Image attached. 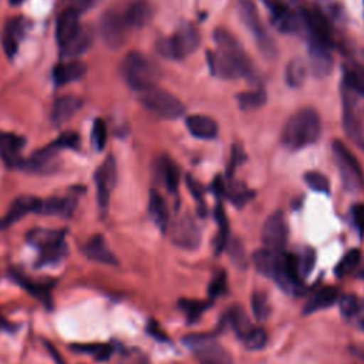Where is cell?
<instances>
[{"instance_id":"cell-1","label":"cell","mask_w":364,"mask_h":364,"mask_svg":"<svg viewBox=\"0 0 364 364\" xmlns=\"http://www.w3.org/2000/svg\"><path fill=\"white\" fill-rule=\"evenodd\" d=\"M213 40L216 43V51H208V64L213 75L223 80L236 78H255V67L252 60L242 48L237 38L223 27L213 31Z\"/></svg>"},{"instance_id":"cell-2","label":"cell","mask_w":364,"mask_h":364,"mask_svg":"<svg viewBox=\"0 0 364 364\" xmlns=\"http://www.w3.org/2000/svg\"><path fill=\"white\" fill-rule=\"evenodd\" d=\"M321 134V119L316 109L303 108L283 125L280 142L289 151H300L314 144Z\"/></svg>"},{"instance_id":"cell-3","label":"cell","mask_w":364,"mask_h":364,"mask_svg":"<svg viewBox=\"0 0 364 364\" xmlns=\"http://www.w3.org/2000/svg\"><path fill=\"white\" fill-rule=\"evenodd\" d=\"M119 73L125 84L135 92H144L156 87L161 78L159 67L139 51L125 54L119 64Z\"/></svg>"},{"instance_id":"cell-4","label":"cell","mask_w":364,"mask_h":364,"mask_svg":"<svg viewBox=\"0 0 364 364\" xmlns=\"http://www.w3.org/2000/svg\"><path fill=\"white\" fill-rule=\"evenodd\" d=\"M65 229L34 228L27 232V242L38 249V264L60 263L68 253Z\"/></svg>"},{"instance_id":"cell-5","label":"cell","mask_w":364,"mask_h":364,"mask_svg":"<svg viewBox=\"0 0 364 364\" xmlns=\"http://www.w3.org/2000/svg\"><path fill=\"white\" fill-rule=\"evenodd\" d=\"M200 43V36L192 23H182L178 30L156 41L158 54L171 61H181L193 53Z\"/></svg>"},{"instance_id":"cell-6","label":"cell","mask_w":364,"mask_h":364,"mask_svg":"<svg viewBox=\"0 0 364 364\" xmlns=\"http://www.w3.org/2000/svg\"><path fill=\"white\" fill-rule=\"evenodd\" d=\"M236 11L242 24L249 30V33L255 38L257 48L263 54V57L273 60L277 54L276 43L266 30L256 4L252 0H237Z\"/></svg>"},{"instance_id":"cell-7","label":"cell","mask_w":364,"mask_h":364,"mask_svg":"<svg viewBox=\"0 0 364 364\" xmlns=\"http://www.w3.org/2000/svg\"><path fill=\"white\" fill-rule=\"evenodd\" d=\"M331 149L344 189L350 193L361 192L364 189V173L354 154L341 141H333Z\"/></svg>"},{"instance_id":"cell-8","label":"cell","mask_w":364,"mask_h":364,"mask_svg":"<svg viewBox=\"0 0 364 364\" xmlns=\"http://www.w3.org/2000/svg\"><path fill=\"white\" fill-rule=\"evenodd\" d=\"M360 95L341 84V124L346 136L360 149L364 151V127L358 114Z\"/></svg>"},{"instance_id":"cell-9","label":"cell","mask_w":364,"mask_h":364,"mask_svg":"<svg viewBox=\"0 0 364 364\" xmlns=\"http://www.w3.org/2000/svg\"><path fill=\"white\" fill-rule=\"evenodd\" d=\"M139 102L148 111L164 119H176L185 112V105L179 98L158 87L139 92Z\"/></svg>"},{"instance_id":"cell-10","label":"cell","mask_w":364,"mask_h":364,"mask_svg":"<svg viewBox=\"0 0 364 364\" xmlns=\"http://www.w3.org/2000/svg\"><path fill=\"white\" fill-rule=\"evenodd\" d=\"M131 31L122 7H111L100 18V34L107 47L112 50L121 48Z\"/></svg>"},{"instance_id":"cell-11","label":"cell","mask_w":364,"mask_h":364,"mask_svg":"<svg viewBox=\"0 0 364 364\" xmlns=\"http://www.w3.org/2000/svg\"><path fill=\"white\" fill-rule=\"evenodd\" d=\"M183 343L202 364H233L229 351L209 334H191L183 338Z\"/></svg>"},{"instance_id":"cell-12","label":"cell","mask_w":364,"mask_h":364,"mask_svg":"<svg viewBox=\"0 0 364 364\" xmlns=\"http://www.w3.org/2000/svg\"><path fill=\"white\" fill-rule=\"evenodd\" d=\"M97 186V203L101 216H105L109 206V196L117 183V164L112 155H108L94 173Z\"/></svg>"},{"instance_id":"cell-13","label":"cell","mask_w":364,"mask_h":364,"mask_svg":"<svg viewBox=\"0 0 364 364\" xmlns=\"http://www.w3.org/2000/svg\"><path fill=\"white\" fill-rule=\"evenodd\" d=\"M287 223L282 210L273 212L263 223L262 243L264 249L280 253L287 243Z\"/></svg>"},{"instance_id":"cell-14","label":"cell","mask_w":364,"mask_h":364,"mask_svg":"<svg viewBox=\"0 0 364 364\" xmlns=\"http://www.w3.org/2000/svg\"><path fill=\"white\" fill-rule=\"evenodd\" d=\"M171 239L173 245L181 249L195 250L200 245L202 235L195 219L189 213H186L181 216L172 226Z\"/></svg>"},{"instance_id":"cell-15","label":"cell","mask_w":364,"mask_h":364,"mask_svg":"<svg viewBox=\"0 0 364 364\" xmlns=\"http://www.w3.org/2000/svg\"><path fill=\"white\" fill-rule=\"evenodd\" d=\"M331 47L327 43L309 38V65L316 78H324L333 71L334 58Z\"/></svg>"},{"instance_id":"cell-16","label":"cell","mask_w":364,"mask_h":364,"mask_svg":"<svg viewBox=\"0 0 364 364\" xmlns=\"http://www.w3.org/2000/svg\"><path fill=\"white\" fill-rule=\"evenodd\" d=\"M80 191H82V188L75 186V188H71L70 192L64 196H53L46 200H41L38 213L46 216H60V218L71 216L77 206Z\"/></svg>"},{"instance_id":"cell-17","label":"cell","mask_w":364,"mask_h":364,"mask_svg":"<svg viewBox=\"0 0 364 364\" xmlns=\"http://www.w3.org/2000/svg\"><path fill=\"white\" fill-rule=\"evenodd\" d=\"M61 149L50 142L48 145L34 151L27 159H23L20 168L36 173H48L55 168V158Z\"/></svg>"},{"instance_id":"cell-18","label":"cell","mask_w":364,"mask_h":364,"mask_svg":"<svg viewBox=\"0 0 364 364\" xmlns=\"http://www.w3.org/2000/svg\"><path fill=\"white\" fill-rule=\"evenodd\" d=\"M26 145V138L13 132L0 131V158L9 168H20L23 158L21 151Z\"/></svg>"},{"instance_id":"cell-19","label":"cell","mask_w":364,"mask_h":364,"mask_svg":"<svg viewBox=\"0 0 364 364\" xmlns=\"http://www.w3.org/2000/svg\"><path fill=\"white\" fill-rule=\"evenodd\" d=\"M41 199L37 196H18L17 199L13 200L10 205L7 213L0 218V229H6L11 225H14L17 220L24 218L28 213H38Z\"/></svg>"},{"instance_id":"cell-20","label":"cell","mask_w":364,"mask_h":364,"mask_svg":"<svg viewBox=\"0 0 364 364\" xmlns=\"http://www.w3.org/2000/svg\"><path fill=\"white\" fill-rule=\"evenodd\" d=\"M80 17H81V13L74 6L64 9L58 14L55 21V40L58 46L65 44L70 38H73L78 33V30L81 28Z\"/></svg>"},{"instance_id":"cell-21","label":"cell","mask_w":364,"mask_h":364,"mask_svg":"<svg viewBox=\"0 0 364 364\" xmlns=\"http://www.w3.org/2000/svg\"><path fill=\"white\" fill-rule=\"evenodd\" d=\"M27 28V23L23 17H13L7 20L3 34H1V46L9 58H14L18 51L20 43L24 37Z\"/></svg>"},{"instance_id":"cell-22","label":"cell","mask_w":364,"mask_h":364,"mask_svg":"<svg viewBox=\"0 0 364 364\" xmlns=\"http://www.w3.org/2000/svg\"><path fill=\"white\" fill-rule=\"evenodd\" d=\"M87 74L85 63L80 60H65L54 65L53 68V81L55 87H64L80 81Z\"/></svg>"},{"instance_id":"cell-23","label":"cell","mask_w":364,"mask_h":364,"mask_svg":"<svg viewBox=\"0 0 364 364\" xmlns=\"http://www.w3.org/2000/svg\"><path fill=\"white\" fill-rule=\"evenodd\" d=\"M122 10L132 30L144 28L154 17V6L148 0H132L122 6Z\"/></svg>"},{"instance_id":"cell-24","label":"cell","mask_w":364,"mask_h":364,"mask_svg":"<svg viewBox=\"0 0 364 364\" xmlns=\"http://www.w3.org/2000/svg\"><path fill=\"white\" fill-rule=\"evenodd\" d=\"M81 107H82L81 98L75 95H61L55 98L53 102L50 119L55 127H60L65 124L68 119H71Z\"/></svg>"},{"instance_id":"cell-25","label":"cell","mask_w":364,"mask_h":364,"mask_svg":"<svg viewBox=\"0 0 364 364\" xmlns=\"http://www.w3.org/2000/svg\"><path fill=\"white\" fill-rule=\"evenodd\" d=\"M92 30L90 27H82L78 30V33L70 38L65 44L60 46V55L65 60H75L77 57L87 53L92 44Z\"/></svg>"},{"instance_id":"cell-26","label":"cell","mask_w":364,"mask_h":364,"mask_svg":"<svg viewBox=\"0 0 364 364\" xmlns=\"http://www.w3.org/2000/svg\"><path fill=\"white\" fill-rule=\"evenodd\" d=\"M84 255L94 262L104 263V264H117V257L111 252L109 246L107 245L105 239L101 235H94L91 236L85 245L82 246Z\"/></svg>"},{"instance_id":"cell-27","label":"cell","mask_w":364,"mask_h":364,"mask_svg":"<svg viewBox=\"0 0 364 364\" xmlns=\"http://www.w3.org/2000/svg\"><path fill=\"white\" fill-rule=\"evenodd\" d=\"M185 124L191 135L199 139H213L219 132V127L216 121L206 115H200V114L189 115Z\"/></svg>"},{"instance_id":"cell-28","label":"cell","mask_w":364,"mask_h":364,"mask_svg":"<svg viewBox=\"0 0 364 364\" xmlns=\"http://www.w3.org/2000/svg\"><path fill=\"white\" fill-rule=\"evenodd\" d=\"M13 280L17 282L27 293H30L33 297H36L40 303H43L47 309H51L53 299H51V287L53 282L43 283V282H33L28 277L13 272Z\"/></svg>"},{"instance_id":"cell-29","label":"cell","mask_w":364,"mask_h":364,"mask_svg":"<svg viewBox=\"0 0 364 364\" xmlns=\"http://www.w3.org/2000/svg\"><path fill=\"white\" fill-rule=\"evenodd\" d=\"M337 300H338L337 289L333 286H324V287L318 289L316 293H313V296L306 301V304L303 307V313L304 314L316 313L321 309H327V307L333 306Z\"/></svg>"},{"instance_id":"cell-30","label":"cell","mask_w":364,"mask_h":364,"mask_svg":"<svg viewBox=\"0 0 364 364\" xmlns=\"http://www.w3.org/2000/svg\"><path fill=\"white\" fill-rule=\"evenodd\" d=\"M148 213H149L152 222L156 225V228L161 232H165L166 228H168V223H169L168 208H166V203H165L164 198L154 189L149 192Z\"/></svg>"},{"instance_id":"cell-31","label":"cell","mask_w":364,"mask_h":364,"mask_svg":"<svg viewBox=\"0 0 364 364\" xmlns=\"http://www.w3.org/2000/svg\"><path fill=\"white\" fill-rule=\"evenodd\" d=\"M277 256H279V253L270 252V250L263 247V249H259L253 253L252 260L255 263L256 270L260 274L273 279L274 272H276V266H277Z\"/></svg>"},{"instance_id":"cell-32","label":"cell","mask_w":364,"mask_h":364,"mask_svg":"<svg viewBox=\"0 0 364 364\" xmlns=\"http://www.w3.org/2000/svg\"><path fill=\"white\" fill-rule=\"evenodd\" d=\"M306 77H307V65L300 57H296L287 63L284 70V78L289 87L291 88L301 87L306 81Z\"/></svg>"},{"instance_id":"cell-33","label":"cell","mask_w":364,"mask_h":364,"mask_svg":"<svg viewBox=\"0 0 364 364\" xmlns=\"http://www.w3.org/2000/svg\"><path fill=\"white\" fill-rule=\"evenodd\" d=\"M159 171H161V176H162V181H164L166 189L171 193H175L179 186L178 165L169 156H162L159 161Z\"/></svg>"},{"instance_id":"cell-34","label":"cell","mask_w":364,"mask_h":364,"mask_svg":"<svg viewBox=\"0 0 364 364\" xmlns=\"http://www.w3.org/2000/svg\"><path fill=\"white\" fill-rule=\"evenodd\" d=\"M228 317H229V323H230L233 331L236 333V336L239 338H243L253 328L249 316L246 314V311L240 306L230 307L229 313H228Z\"/></svg>"},{"instance_id":"cell-35","label":"cell","mask_w":364,"mask_h":364,"mask_svg":"<svg viewBox=\"0 0 364 364\" xmlns=\"http://www.w3.org/2000/svg\"><path fill=\"white\" fill-rule=\"evenodd\" d=\"M343 84L355 91L360 97H364V65L353 64L344 68Z\"/></svg>"},{"instance_id":"cell-36","label":"cell","mask_w":364,"mask_h":364,"mask_svg":"<svg viewBox=\"0 0 364 364\" xmlns=\"http://www.w3.org/2000/svg\"><path fill=\"white\" fill-rule=\"evenodd\" d=\"M237 104L242 109L250 111V109H257L264 105L266 102V92L262 88L252 90V91H243L236 95Z\"/></svg>"},{"instance_id":"cell-37","label":"cell","mask_w":364,"mask_h":364,"mask_svg":"<svg viewBox=\"0 0 364 364\" xmlns=\"http://www.w3.org/2000/svg\"><path fill=\"white\" fill-rule=\"evenodd\" d=\"M361 259V253L358 249H350L338 262V264L334 269V273L337 277H344L350 273H353L360 263Z\"/></svg>"},{"instance_id":"cell-38","label":"cell","mask_w":364,"mask_h":364,"mask_svg":"<svg viewBox=\"0 0 364 364\" xmlns=\"http://www.w3.org/2000/svg\"><path fill=\"white\" fill-rule=\"evenodd\" d=\"M71 348L80 353L92 354L95 361H108L114 353V348L109 344H74Z\"/></svg>"},{"instance_id":"cell-39","label":"cell","mask_w":364,"mask_h":364,"mask_svg":"<svg viewBox=\"0 0 364 364\" xmlns=\"http://www.w3.org/2000/svg\"><path fill=\"white\" fill-rule=\"evenodd\" d=\"M108 138L107 124L102 118H95L91 127V144L97 152H101L105 148Z\"/></svg>"},{"instance_id":"cell-40","label":"cell","mask_w":364,"mask_h":364,"mask_svg":"<svg viewBox=\"0 0 364 364\" xmlns=\"http://www.w3.org/2000/svg\"><path fill=\"white\" fill-rule=\"evenodd\" d=\"M306 185L318 193H328L330 192V182L326 175L317 172V171H309L303 176Z\"/></svg>"},{"instance_id":"cell-41","label":"cell","mask_w":364,"mask_h":364,"mask_svg":"<svg viewBox=\"0 0 364 364\" xmlns=\"http://www.w3.org/2000/svg\"><path fill=\"white\" fill-rule=\"evenodd\" d=\"M226 250L228 255L230 256V260L239 267L245 269L246 267V252L242 245V242L236 237H230L226 240Z\"/></svg>"},{"instance_id":"cell-42","label":"cell","mask_w":364,"mask_h":364,"mask_svg":"<svg viewBox=\"0 0 364 364\" xmlns=\"http://www.w3.org/2000/svg\"><path fill=\"white\" fill-rule=\"evenodd\" d=\"M243 346L245 348L250 350V351H256V350H262L266 343H267V334L263 328L260 327H256V328H252L243 338Z\"/></svg>"},{"instance_id":"cell-43","label":"cell","mask_w":364,"mask_h":364,"mask_svg":"<svg viewBox=\"0 0 364 364\" xmlns=\"http://www.w3.org/2000/svg\"><path fill=\"white\" fill-rule=\"evenodd\" d=\"M250 306H252V311L253 316L256 317V320L263 321L267 314H269V306H267V297L263 291H253L252 299H250Z\"/></svg>"},{"instance_id":"cell-44","label":"cell","mask_w":364,"mask_h":364,"mask_svg":"<svg viewBox=\"0 0 364 364\" xmlns=\"http://www.w3.org/2000/svg\"><path fill=\"white\" fill-rule=\"evenodd\" d=\"M208 306H209V303H203V301H198V300H179V307H181V310H183V313L186 314V317L191 323L198 320L202 316V313L206 310Z\"/></svg>"},{"instance_id":"cell-45","label":"cell","mask_w":364,"mask_h":364,"mask_svg":"<svg viewBox=\"0 0 364 364\" xmlns=\"http://www.w3.org/2000/svg\"><path fill=\"white\" fill-rule=\"evenodd\" d=\"M228 196L232 203L240 208L250 200V198L253 196V192H250L243 183H233L228 191Z\"/></svg>"},{"instance_id":"cell-46","label":"cell","mask_w":364,"mask_h":364,"mask_svg":"<svg viewBox=\"0 0 364 364\" xmlns=\"http://www.w3.org/2000/svg\"><path fill=\"white\" fill-rule=\"evenodd\" d=\"M338 307H340V311L343 316L346 317H351L357 313L358 307H360V300L355 294L353 293H348V294H344L340 300H338Z\"/></svg>"},{"instance_id":"cell-47","label":"cell","mask_w":364,"mask_h":364,"mask_svg":"<svg viewBox=\"0 0 364 364\" xmlns=\"http://www.w3.org/2000/svg\"><path fill=\"white\" fill-rule=\"evenodd\" d=\"M225 289H226V273L225 272H218L212 277V280L208 286V294H209L210 299H215V297L220 296L225 291Z\"/></svg>"},{"instance_id":"cell-48","label":"cell","mask_w":364,"mask_h":364,"mask_svg":"<svg viewBox=\"0 0 364 364\" xmlns=\"http://www.w3.org/2000/svg\"><path fill=\"white\" fill-rule=\"evenodd\" d=\"M60 149H78L80 135L77 132H64L53 141Z\"/></svg>"},{"instance_id":"cell-49","label":"cell","mask_w":364,"mask_h":364,"mask_svg":"<svg viewBox=\"0 0 364 364\" xmlns=\"http://www.w3.org/2000/svg\"><path fill=\"white\" fill-rule=\"evenodd\" d=\"M297 259H299V269H300L301 277L309 276V273L311 272V269H313V266H314V260H316L314 250L306 247V249L301 252L300 257L297 256Z\"/></svg>"},{"instance_id":"cell-50","label":"cell","mask_w":364,"mask_h":364,"mask_svg":"<svg viewBox=\"0 0 364 364\" xmlns=\"http://www.w3.org/2000/svg\"><path fill=\"white\" fill-rule=\"evenodd\" d=\"M351 216H353V223L360 235V237L364 236V203H357L353 206L351 210Z\"/></svg>"},{"instance_id":"cell-51","label":"cell","mask_w":364,"mask_h":364,"mask_svg":"<svg viewBox=\"0 0 364 364\" xmlns=\"http://www.w3.org/2000/svg\"><path fill=\"white\" fill-rule=\"evenodd\" d=\"M186 185H188L192 196L195 198V200L200 203V212L203 213L205 212V202H203V189H202V186L192 176L186 178Z\"/></svg>"},{"instance_id":"cell-52","label":"cell","mask_w":364,"mask_h":364,"mask_svg":"<svg viewBox=\"0 0 364 364\" xmlns=\"http://www.w3.org/2000/svg\"><path fill=\"white\" fill-rule=\"evenodd\" d=\"M243 152L240 149V146L235 145L232 146V161H230V166H229V175H232V172H235V168L243 161Z\"/></svg>"},{"instance_id":"cell-53","label":"cell","mask_w":364,"mask_h":364,"mask_svg":"<svg viewBox=\"0 0 364 364\" xmlns=\"http://www.w3.org/2000/svg\"><path fill=\"white\" fill-rule=\"evenodd\" d=\"M101 1H102V0H74V4H73V6L82 14V13H85L87 10L97 7Z\"/></svg>"},{"instance_id":"cell-54","label":"cell","mask_w":364,"mask_h":364,"mask_svg":"<svg viewBox=\"0 0 364 364\" xmlns=\"http://www.w3.org/2000/svg\"><path fill=\"white\" fill-rule=\"evenodd\" d=\"M46 346H47V350H48V353H50V355L54 358V363L55 364H64V360H63V357H61V354L53 347V344H50L48 341H46L44 343Z\"/></svg>"},{"instance_id":"cell-55","label":"cell","mask_w":364,"mask_h":364,"mask_svg":"<svg viewBox=\"0 0 364 364\" xmlns=\"http://www.w3.org/2000/svg\"><path fill=\"white\" fill-rule=\"evenodd\" d=\"M357 317H358V324H360V327L364 330V301L363 303H360V307H358V310H357Z\"/></svg>"},{"instance_id":"cell-56","label":"cell","mask_w":364,"mask_h":364,"mask_svg":"<svg viewBox=\"0 0 364 364\" xmlns=\"http://www.w3.org/2000/svg\"><path fill=\"white\" fill-rule=\"evenodd\" d=\"M0 327H1V328H4V330H9V331L13 328V326H11V324H10V323H9V321H7L1 314H0Z\"/></svg>"},{"instance_id":"cell-57","label":"cell","mask_w":364,"mask_h":364,"mask_svg":"<svg viewBox=\"0 0 364 364\" xmlns=\"http://www.w3.org/2000/svg\"><path fill=\"white\" fill-rule=\"evenodd\" d=\"M23 1H26V0H9V3H10L11 6H18V4H21Z\"/></svg>"},{"instance_id":"cell-58","label":"cell","mask_w":364,"mask_h":364,"mask_svg":"<svg viewBox=\"0 0 364 364\" xmlns=\"http://www.w3.org/2000/svg\"><path fill=\"white\" fill-rule=\"evenodd\" d=\"M357 276L360 277V279H364V264L360 267V270H358V273H357Z\"/></svg>"}]
</instances>
